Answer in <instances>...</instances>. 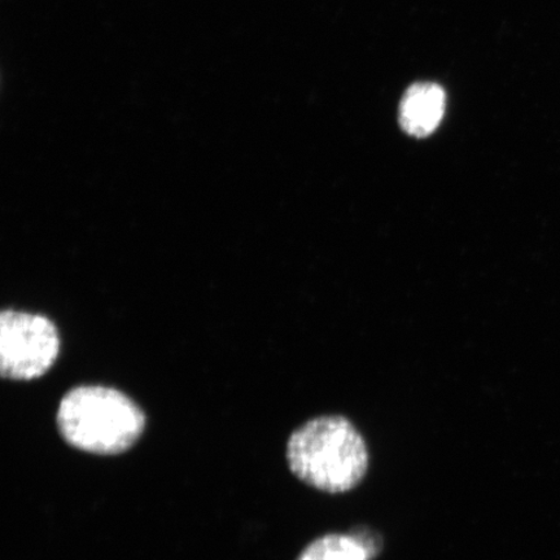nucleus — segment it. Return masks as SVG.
<instances>
[{"label": "nucleus", "mask_w": 560, "mask_h": 560, "mask_svg": "<svg viewBox=\"0 0 560 560\" xmlns=\"http://www.w3.org/2000/svg\"><path fill=\"white\" fill-rule=\"evenodd\" d=\"M59 353L60 336L50 318L13 310L0 314V374L4 380H38Z\"/></svg>", "instance_id": "nucleus-3"}, {"label": "nucleus", "mask_w": 560, "mask_h": 560, "mask_svg": "<svg viewBox=\"0 0 560 560\" xmlns=\"http://www.w3.org/2000/svg\"><path fill=\"white\" fill-rule=\"evenodd\" d=\"M290 470L306 486L327 493H346L365 478V440L345 417H318L301 425L287 443Z\"/></svg>", "instance_id": "nucleus-1"}, {"label": "nucleus", "mask_w": 560, "mask_h": 560, "mask_svg": "<svg viewBox=\"0 0 560 560\" xmlns=\"http://www.w3.org/2000/svg\"><path fill=\"white\" fill-rule=\"evenodd\" d=\"M446 95L436 83H416L406 91L400 104V125L406 135L425 138L443 121Z\"/></svg>", "instance_id": "nucleus-4"}, {"label": "nucleus", "mask_w": 560, "mask_h": 560, "mask_svg": "<svg viewBox=\"0 0 560 560\" xmlns=\"http://www.w3.org/2000/svg\"><path fill=\"white\" fill-rule=\"evenodd\" d=\"M298 560H369V550L353 536L327 535L306 546Z\"/></svg>", "instance_id": "nucleus-5"}, {"label": "nucleus", "mask_w": 560, "mask_h": 560, "mask_svg": "<svg viewBox=\"0 0 560 560\" xmlns=\"http://www.w3.org/2000/svg\"><path fill=\"white\" fill-rule=\"evenodd\" d=\"M62 439L75 450L97 455L129 451L144 431L145 416L130 397L103 385L67 392L56 412Z\"/></svg>", "instance_id": "nucleus-2"}]
</instances>
